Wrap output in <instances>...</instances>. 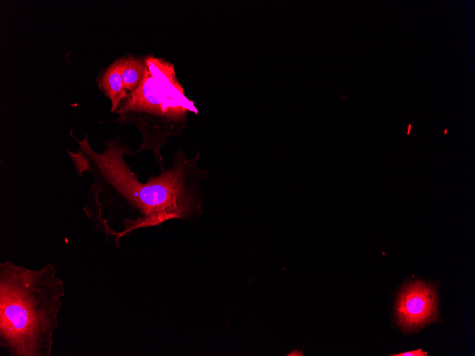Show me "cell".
Masks as SVG:
<instances>
[{
    "label": "cell",
    "instance_id": "5b68a950",
    "mask_svg": "<svg viewBox=\"0 0 475 356\" xmlns=\"http://www.w3.org/2000/svg\"><path fill=\"white\" fill-rule=\"evenodd\" d=\"M121 70L120 58L106 68L98 80L100 90L110 99L112 112L117 111L119 104L129 95L124 85Z\"/></svg>",
    "mask_w": 475,
    "mask_h": 356
},
{
    "label": "cell",
    "instance_id": "6da1fadb",
    "mask_svg": "<svg viewBox=\"0 0 475 356\" xmlns=\"http://www.w3.org/2000/svg\"><path fill=\"white\" fill-rule=\"evenodd\" d=\"M77 141L78 151L68 153L80 176L85 171L92 175L91 199L114 195L124 201L140 215L132 230L172 219H187L202 212L200 181L207 171L198 166L199 151L188 158L177 151L171 167L142 183L127 163L124 156L131 151L119 138L107 139L101 153L91 148L87 135Z\"/></svg>",
    "mask_w": 475,
    "mask_h": 356
},
{
    "label": "cell",
    "instance_id": "7a4b0ae2",
    "mask_svg": "<svg viewBox=\"0 0 475 356\" xmlns=\"http://www.w3.org/2000/svg\"><path fill=\"white\" fill-rule=\"evenodd\" d=\"M53 264H0V343L12 356H50L65 296Z\"/></svg>",
    "mask_w": 475,
    "mask_h": 356
},
{
    "label": "cell",
    "instance_id": "52a82bcc",
    "mask_svg": "<svg viewBox=\"0 0 475 356\" xmlns=\"http://www.w3.org/2000/svg\"><path fill=\"white\" fill-rule=\"evenodd\" d=\"M392 356H427V353L423 352L421 349H417L416 350H412L409 352H402L399 354L390 355Z\"/></svg>",
    "mask_w": 475,
    "mask_h": 356
},
{
    "label": "cell",
    "instance_id": "ba28073f",
    "mask_svg": "<svg viewBox=\"0 0 475 356\" xmlns=\"http://www.w3.org/2000/svg\"><path fill=\"white\" fill-rule=\"evenodd\" d=\"M410 129H411V125L409 124L408 130H407V133H406L407 135L410 134Z\"/></svg>",
    "mask_w": 475,
    "mask_h": 356
},
{
    "label": "cell",
    "instance_id": "3957f363",
    "mask_svg": "<svg viewBox=\"0 0 475 356\" xmlns=\"http://www.w3.org/2000/svg\"><path fill=\"white\" fill-rule=\"evenodd\" d=\"M145 73L139 86L122 101L115 113L119 125L132 124L141 131L143 142L136 151L153 153L161 169L165 166L160 150L169 136H179L189 114H198L193 101L185 95L174 65L164 59L144 58Z\"/></svg>",
    "mask_w": 475,
    "mask_h": 356
},
{
    "label": "cell",
    "instance_id": "8992f818",
    "mask_svg": "<svg viewBox=\"0 0 475 356\" xmlns=\"http://www.w3.org/2000/svg\"><path fill=\"white\" fill-rule=\"evenodd\" d=\"M121 59V75L124 87L129 94L139 86L143 80L146 70L145 60L132 55Z\"/></svg>",
    "mask_w": 475,
    "mask_h": 356
},
{
    "label": "cell",
    "instance_id": "277c9868",
    "mask_svg": "<svg viewBox=\"0 0 475 356\" xmlns=\"http://www.w3.org/2000/svg\"><path fill=\"white\" fill-rule=\"evenodd\" d=\"M398 324L406 330H415L436 320L437 299L434 288L420 281L405 287L396 305Z\"/></svg>",
    "mask_w": 475,
    "mask_h": 356
}]
</instances>
